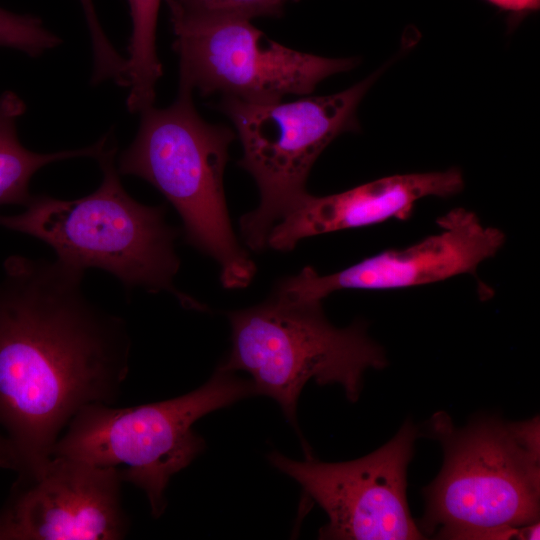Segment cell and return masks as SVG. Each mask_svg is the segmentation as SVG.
<instances>
[{"label": "cell", "mask_w": 540, "mask_h": 540, "mask_svg": "<svg viewBox=\"0 0 540 540\" xmlns=\"http://www.w3.org/2000/svg\"><path fill=\"white\" fill-rule=\"evenodd\" d=\"M82 270L13 256L0 284V426L18 477L37 475L83 407L113 405L129 370L123 318L84 294Z\"/></svg>", "instance_id": "cell-1"}, {"label": "cell", "mask_w": 540, "mask_h": 540, "mask_svg": "<svg viewBox=\"0 0 540 540\" xmlns=\"http://www.w3.org/2000/svg\"><path fill=\"white\" fill-rule=\"evenodd\" d=\"M539 418L481 417L464 428L435 414L444 464L424 489V532L437 539H539Z\"/></svg>", "instance_id": "cell-2"}, {"label": "cell", "mask_w": 540, "mask_h": 540, "mask_svg": "<svg viewBox=\"0 0 540 540\" xmlns=\"http://www.w3.org/2000/svg\"><path fill=\"white\" fill-rule=\"evenodd\" d=\"M116 150L109 137L97 158L102 182L91 194L74 200L32 195L22 212L0 215V226L44 242L70 267L104 270L127 289L167 291L186 308H204L176 289L177 232L165 222L164 207L141 204L126 192Z\"/></svg>", "instance_id": "cell-3"}, {"label": "cell", "mask_w": 540, "mask_h": 540, "mask_svg": "<svg viewBox=\"0 0 540 540\" xmlns=\"http://www.w3.org/2000/svg\"><path fill=\"white\" fill-rule=\"evenodd\" d=\"M193 91L179 87L166 108L142 112L134 141L118 160V172L144 179L176 209L186 240L220 266L225 288L249 285L255 265L237 242L225 201L223 174L235 134L198 114Z\"/></svg>", "instance_id": "cell-4"}, {"label": "cell", "mask_w": 540, "mask_h": 540, "mask_svg": "<svg viewBox=\"0 0 540 540\" xmlns=\"http://www.w3.org/2000/svg\"><path fill=\"white\" fill-rule=\"evenodd\" d=\"M228 317L232 348L218 368L247 372L256 394L275 400L295 427L298 397L309 380L339 384L355 402L364 372L387 364L365 323L337 328L326 319L321 302H288L272 296Z\"/></svg>", "instance_id": "cell-5"}, {"label": "cell", "mask_w": 540, "mask_h": 540, "mask_svg": "<svg viewBox=\"0 0 540 540\" xmlns=\"http://www.w3.org/2000/svg\"><path fill=\"white\" fill-rule=\"evenodd\" d=\"M256 395L250 379L217 368L199 388L184 395L117 408L96 403L83 407L57 440L52 456L102 467L126 466L123 482L142 489L154 518L166 508L171 477L205 448L193 424L206 414Z\"/></svg>", "instance_id": "cell-6"}, {"label": "cell", "mask_w": 540, "mask_h": 540, "mask_svg": "<svg viewBox=\"0 0 540 540\" xmlns=\"http://www.w3.org/2000/svg\"><path fill=\"white\" fill-rule=\"evenodd\" d=\"M374 80L372 75L344 91L294 101L222 97L218 107L232 121L243 148L239 165L260 193L259 206L240 221L251 249L265 248L273 226L308 193V175L323 150L357 128V107Z\"/></svg>", "instance_id": "cell-7"}, {"label": "cell", "mask_w": 540, "mask_h": 540, "mask_svg": "<svg viewBox=\"0 0 540 540\" xmlns=\"http://www.w3.org/2000/svg\"><path fill=\"white\" fill-rule=\"evenodd\" d=\"M179 87L243 101L305 96L324 79L352 69L354 58H326L267 38L250 20L171 17Z\"/></svg>", "instance_id": "cell-8"}, {"label": "cell", "mask_w": 540, "mask_h": 540, "mask_svg": "<svg viewBox=\"0 0 540 540\" xmlns=\"http://www.w3.org/2000/svg\"><path fill=\"white\" fill-rule=\"evenodd\" d=\"M418 434L405 422L372 453L347 462L326 463L307 455L291 460L272 452L273 466L297 481L327 514L321 539L417 540L425 538L408 506L407 469Z\"/></svg>", "instance_id": "cell-9"}, {"label": "cell", "mask_w": 540, "mask_h": 540, "mask_svg": "<svg viewBox=\"0 0 540 540\" xmlns=\"http://www.w3.org/2000/svg\"><path fill=\"white\" fill-rule=\"evenodd\" d=\"M117 467L52 456L30 478H19L0 511V540H118L129 520Z\"/></svg>", "instance_id": "cell-10"}, {"label": "cell", "mask_w": 540, "mask_h": 540, "mask_svg": "<svg viewBox=\"0 0 540 540\" xmlns=\"http://www.w3.org/2000/svg\"><path fill=\"white\" fill-rule=\"evenodd\" d=\"M440 231L402 249H389L328 275L305 267L282 280L273 296L288 302H321L346 289L394 290L426 285L477 267L497 254L505 234L484 226L471 211L453 209L438 220Z\"/></svg>", "instance_id": "cell-11"}, {"label": "cell", "mask_w": 540, "mask_h": 540, "mask_svg": "<svg viewBox=\"0 0 540 540\" xmlns=\"http://www.w3.org/2000/svg\"><path fill=\"white\" fill-rule=\"evenodd\" d=\"M463 187L461 171L451 168L388 176L333 195L307 193L273 226L266 246L288 251L308 237L406 220L419 200L449 197Z\"/></svg>", "instance_id": "cell-12"}, {"label": "cell", "mask_w": 540, "mask_h": 540, "mask_svg": "<svg viewBox=\"0 0 540 540\" xmlns=\"http://www.w3.org/2000/svg\"><path fill=\"white\" fill-rule=\"evenodd\" d=\"M26 106L14 92L0 95V206L19 204L25 206L31 199L29 183L42 167L61 160L77 157H97L103 152L108 135L97 143L73 150L54 153H36L26 149L18 139L16 121Z\"/></svg>", "instance_id": "cell-13"}, {"label": "cell", "mask_w": 540, "mask_h": 540, "mask_svg": "<svg viewBox=\"0 0 540 540\" xmlns=\"http://www.w3.org/2000/svg\"><path fill=\"white\" fill-rule=\"evenodd\" d=\"M161 0H128L132 33L127 59V108L141 112L155 101L162 66L156 49V28Z\"/></svg>", "instance_id": "cell-14"}, {"label": "cell", "mask_w": 540, "mask_h": 540, "mask_svg": "<svg viewBox=\"0 0 540 540\" xmlns=\"http://www.w3.org/2000/svg\"><path fill=\"white\" fill-rule=\"evenodd\" d=\"M170 17L198 21L279 16L297 0H165Z\"/></svg>", "instance_id": "cell-15"}, {"label": "cell", "mask_w": 540, "mask_h": 540, "mask_svg": "<svg viewBox=\"0 0 540 540\" xmlns=\"http://www.w3.org/2000/svg\"><path fill=\"white\" fill-rule=\"evenodd\" d=\"M60 39L31 15H19L0 8V47H9L36 57L57 46Z\"/></svg>", "instance_id": "cell-16"}, {"label": "cell", "mask_w": 540, "mask_h": 540, "mask_svg": "<svg viewBox=\"0 0 540 540\" xmlns=\"http://www.w3.org/2000/svg\"><path fill=\"white\" fill-rule=\"evenodd\" d=\"M93 48L92 83L98 84L113 80L116 84L127 85V59H124L113 47L104 33L96 14L92 0H80Z\"/></svg>", "instance_id": "cell-17"}, {"label": "cell", "mask_w": 540, "mask_h": 540, "mask_svg": "<svg viewBox=\"0 0 540 540\" xmlns=\"http://www.w3.org/2000/svg\"><path fill=\"white\" fill-rule=\"evenodd\" d=\"M491 3L514 12H523L536 10L539 7L540 0H488Z\"/></svg>", "instance_id": "cell-18"}, {"label": "cell", "mask_w": 540, "mask_h": 540, "mask_svg": "<svg viewBox=\"0 0 540 540\" xmlns=\"http://www.w3.org/2000/svg\"><path fill=\"white\" fill-rule=\"evenodd\" d=\"M0 466L8 469H14V460L10 446L5 436L0 434Z\"/></svg>", "instance_id": "cell-19"}]
</instances>
